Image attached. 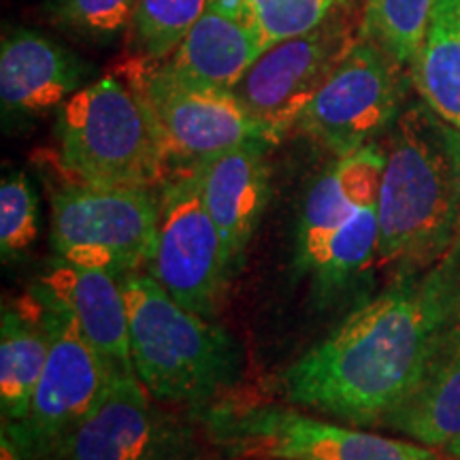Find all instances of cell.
<instances>
[{"label": "cell", "instance_id": "cell-11", "mask_svg": "<svg viewBox=\"0 0 460 460\" xmlns=\"http://www.w3.org/2000/svg\"><path fill=\"white\" fill-rule=\"evenodd\" d=\"M356 39L352 13L343 9L312 31L271 45L247 68L233 94L269 146H278L296 128L303 111Z\"/></svg>", "mask_w": 460, "mask_h": 460}, {"label": "cell", "instance_id": "cell-25", "mask_svg": "<svg viewBox=\"0 0 460 460\" xmlns=\"http://www.w3.org/2000/svg\"><path fill=\"white\" fill-rule=\"evenodd\" d=\"M354 0H247L254 11L267 48L320 26Z\"/></svg>", "mask_w": 460, "mask_h": 460}, {"label": "cell", "instance_id": "cell-28", "mask_svg": "<svg viewBox=\"0 0 460 460\" xmlns=\"http://www.w3.org/2000/svg\"><path fill=\"white\" fill-rule=\"evenodd\" d=\"M458 154H460V132H458ZM458 239H460V234H458Z\"/></svg>", "mask_w": 460, "mask_h": 460}, {"label": "cell", "instance_id": "cell-8", "mask_svg": "<svg viewBox=\"0 0 460 460\" xmlns=\"http://www.w3.org/2000/svg\"><path fill=\"white\" fill-rule=\"evenodd\" d=\"M407 66L367 39H356L305 109L296 128L335 158L386 137L407 92Z\"/></svg>", "mask_w": 460, "mask_h": 460}, {"label": "cell", "instance_id": "cell-19", "mask_svg": "<svg viewBox=\"0 0 460 460\" xmlns=\"http://www.w3.org/2000/svg\"><path fill=\"white\" fill-rule=\"evenodd\" d=\"M54 341V309L37 292L3 305L0 320V411L3 424L26 416Z\"/></svg>", "mask_w": 460, "mask_h": 460}, {"label": "cell", "instance_id": "cell-2", "mask_svg": "<svg viewBox=\"0 0 460 460\" xmlns=\"http://www.w3.org/2000/svg\"><path fill=\"white\" fill-rule=\"evenodd\" d=\"M379 183L377 262L396 275L433 267L460 234L458 130L411 105L388 130Z\"/></svg>", "mask_w": 460, "mask_h": 460}, {"label": "cell", "instance_id": "cell-22", "mask_svg": "<svg viewBox=\"0 0 460 460\" xmlns=\"http://www.w3.org/2000/svg\"><path fill=\"white\" fill-rule=\"evenodd\" d=\"M435 4L437 0H367L358 37L410 68L429 32Z\"/></svg>", "mask_w": 460, "mask_h": 460}, {"label": "cell", "instance_id": "cell-13", "mask_svg": "<svg viewBox=\"0 0 460 460\" xmlns=\"http://www.w3.org/2000/svg\"><path fill=\"white\" fill-rule=\"evenodd\" d=\"M267 49L247 0H209L183 41L163 62L188 84L233 90Z\"/></svg>", "mask_w": 460, "mask_h": 460}, {"label": "cell", "instance_id": "cell-6", "mask_svg": "<svg viewBox=\"0 0 460 460\" xmlns=\"http://www.w3.org/2000/svg\"><path fill=\"white\" fill-rule=\"evenodd\" d=\"M160 224V190L71 181L51 194V247L62 261L113 278L152 261Z\"/></svg>", "mask_w": 460, "mask_h": 460}, {"label": "cell", "instance_id": "cell-26", "mask_svg": "<svg viewBox=\"0 0 460 460\" xmlns=\"http://www.w3.org/2000/svg\"><path fill=\"white\" fill-rule=\"evenodd\" d=\"M139 0H49L48 11L58 26L92 39H109L135 22Z\"/></svg>", "mask_w": 460, "mask_h": 460}, {"label": "cell", "instance_id": "cell-4", "mask_svg": "<svg viewBox=\"0 0 460 460\" xmlns=\"http://www.w3.org/2000/svg\"><path fill=\"white\" fill-rule=\"evenodd\" d=\"M58 163L71 181L163 188V141L141 94L122 75H105L73 94L58 115Z\"/></svg>", "mask_w": 460, "mask_h": 460}, {"label": "cell", "instance_id": "cell-16", "mask_svg": "<svg viewBox=\"0 0 460 460\" xmlns=\"http://www.w3.org/2000/svg\"><path fill=\"white\" fill-rule=\"evenodd\" d=\"M384 164V146L369 143L337 158L309 186L296 233V264L303 273L312 271L329 239L362 205L377 200Z\"/></svg>", "mask_w": 460, "mask_h": 460}, {"label": "cell", "instance_id": "cell-10", "mask_svg": "<svg viewBox=\"0 0 460 460\" xmlns=\"http://www.w3.org/2000/svg\"><path fill=\"white\" fill-rule=\"evenodd\" d=\"M135 371L113 382L60 460H217L203 424L166 410Z\"/></svg>", "mask_w": 460, "mask_h": 460}, {"label": "cell", "instance_id": "cell-20", "mask_svg": "<svg viewBox=\"0 0 460 460\" xmlns=\"http://www.w3.org/2000/svg\"><path fill=\"white\" fill-rule=\"evenodd\" d=\"M410 75L424 105L460 132V0H437Z\"/></svg>", "mask_w": 460, "mask_h": 460}, {"label": "cell", "instance_id": "cell-9", "mask_svg": "<svg viewBox=\"0 0 460 460\" xmlns=\"http://www.w3.org/2000/svg\"><path fill=\"white\" fill-rule=\"evenodd\" d=\"M147 273L181 307L207 320L220 314L233 273L197 169L171 171L160 188L158 239Z\"/></svg>", "mask_w": 460, "mask_h": 460}, {"label": "cell", "instance_id": "cell-24", "mask_svg": "<svg viewBox=\"0 0 460 460\" xmlns=\"http://www.w3.org/2000/svg\"><path fill=\"white\" fill-rule=\"evenodd\" d=\"M39 237V199L24 172H9L0 183V252L3 261L31 250Z\"/></svg>", "mask_w": 460, "mask_h": 460}, {"label": "cell", "instance_id": "cell-15", "mask_svg": "<svg viewBox=\"0 0 460 460\" xmlns=\"http://www.w3.org/2000/svg\"><path fill=\"white\" fill-rule=\"evenodd\" d=\"M269 147L264 141H250L194 166L207 211L220 230L233 278L243 267L247 245L269 203Z\"/></svg>", "mask_w": 460, "mask_h": 460}, {"label": "cell", "instance_id": "cell-12", "mask_svg": "<svg viewBox=\"0 0 460 460\" xmlns=\"http://www.w3.org/2000/svg\"><path fill=\"white\" fill-rule=\"evenodd\" d=\"M49 305V303H48ZM54 341L26 416L3 424L26 460H60L111 386L113 371L75 320L54 307Z\"/></svg>", "mask_w": 460, "mask_h": 460}, {"label": "cell", "instance_id": "cell-3", "mask_svg": "<svg viewBox=\"0 0 460 460\" xmlns=\"http://www.w3.org/2000/svg\"><path fill=\"white\" fill-rule=\"evenodd\" d=\"M128 309L130 354L152 396L197 413L230 399L241 379V349L222 326L172 301L149 273L119 278Z\"/></svg>", "mask_w": 460, "mask_h": 460}, {"label": "cell", "instance_id": "cell-29", "mask_svg": "<svg viewBox=\"0 0 460 460\" xmlns=\"http://www.w3.org/2000/svg\"><path fill=\"white\" fill-rule=\"evenodd\" d=\"M228 460H245V458H228Z\"/></svg>", "mask_w": 460, "mask_h": 460}, {"label": "cell", "instance_id": "cell-18", "mask_svg": "<svg viewBox=\"0 0 460 460\" xmlns=\"http://www.w3.org/2000/svg\"><path fill=\"white\" fill-rule=\"evenodd\" d=\"M379 429L460 460V324L437 349L416 388Z\"/></svg>", "mask_w": 460, "mask_h": 460}, {"label": "cell", "instance_id": "cell-21", "mask_svg": "<svg viewBox=\"0 0 460 460\" xmlns=\"http://www.w3.org/2000/svg\"><path fill=\"white\" fill-rule=\"evenodd\" d=\"M379 252L377 200L362 205L356 214L337 230L324 245L312 275L315 292L322 298H332L337 292L352 286L373 262Z\"/></svg>", "mask_w": 460, "mask_h": 460}, {"label": "cell", "instance_id": "cell-17", "mask_svg": "<svg viewBox=\"0 0 460 460\" xmlns=\"http://www.w3.org/2000/svg\"><path fill=\"white\" fill-rule=\"evenodd\" d=\"M88 65L48 37L20 31L0 48V101L11 115H41L84 88Z\"/></svg>", "mask_w": 460, "mask_h": 460}, {"label": "cell", "instance_id": "cell-1", "mask_svg": "<svg viewBox=\"0 0 460 460\" xmlns=\"http://www.w3.org/2000/svg\"><path fill=\"white\" fill-rule=\"evenodd\" d=\"M458 324L460 239L433 267L396 275L281 371V399L337 422L379 429Z\"/></svg>", "mask_w": 460, "mask_h": 460}, {"label": "cell", "instance_id": "cell-14", "mask_svg": "<svg viewBox=\"0 0 460 460\" xmlns=\"http://www.w3.org/2000/svg\"><path fill=\"white\" fill-rule=\"evenodd\" d=\"M32 290L45 303L71 315L82 335L113 373L135 371L128 309L118 278L101 269L58 258L39 275Z\"/></svg>", "mask_w": 460, "mask_h": 460}, {"label": "cell", "instance_id": "cell-7", "mask_svg": "<svg viewBox=\"0 0 460 460\" xmlns=\"http://www.w3.org/2000/svg\"><path fill=\"white\" fill-rule=\"evenodd\" d=\"M119 75L146 101L169 160V172L194 169L243 143L264 141L233 90L188 84L163 60L146 56L130 58Z\"/></svg>", "mask_w": 460, "mask_h": 460}, {"label": "cell", "instance_id": "cell-23", "mask_svg": "<svg viewBox=\"0 0 460 460\" xmlns=\"http://www.w3.org/2000/svg\"><path fill=\"white\" fill-rule=\"evenodd\" d=\"M209 0H139L135 37L141 56L166 60L203 13Z\"/></svg>", "mask_w": 460, "mask_h": 460}, {"label": "cell", "instance_id": "cell-5", "mask_svg": "<svg viewBox=\"0 0 460 460\" xmlns=\"http://www.w3.org/2000/svg\"><path fill=\"white\" fill-rule=\"evenodd\" d=\"M192 416L217 450L230 458L454 460L405 437H386L324 416H309L288 402H247L230 396Z\"/></svg>", "mask_w": 460, "mask_h": 460}, {"label": "cell", "instance_id": "cell-27", "mask_svg": "<svg viewBox=\"0 0 460 460\" xmlns=\"http://www.w3.org/2000/svg\"><path fill=\"white\" fill-rule=\"evenodd\" d=\"M0 460H26L7 430H0Z\"/></svg>", "mask_w": 460, "mask_h": 460}]
</instances>
